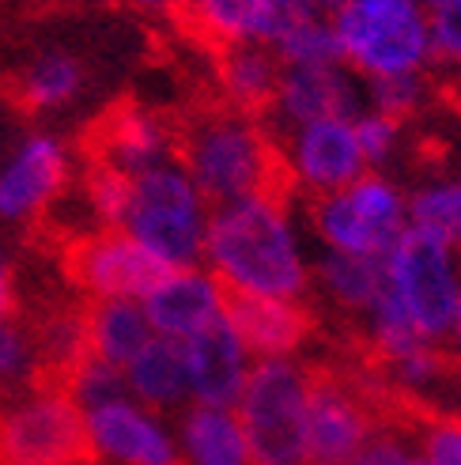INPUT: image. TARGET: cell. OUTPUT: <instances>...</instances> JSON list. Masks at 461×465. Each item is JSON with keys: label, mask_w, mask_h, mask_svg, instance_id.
Segmentation results:
<instances>
[{"label": "cell", "mask_w": 461, "mask_h": 465, "mask_svg": "<svg viewBox=\"0 0 461 465\" xmlns=\"http://www.w3.org/2000/svg\"><path fill=\"white\" fill-rule=\"evenodd\" d=\"M310 258L291 193L269 190L216 204L209 216L201 265L230 295H265L307 303Z\"/></svg>", "instance_id": "obj_1"}, {"label": "cell", "mask_w": 461, "mask_h": 465, "mask_svg": "<svg viewBox=\"0 0 461 465\" xmlns=\"http://www.w3.org/2000/svg\"><path fill=\"white\" fill-rule=\"evenodd\" d=\"M178 163L212 208L253 193L284 190L276 133L265 125V118L230 106L201 110L197 118L181 125Z\"/></svg>", "instance_id": "obj_2"}, {"label": "cell", "mask_w": 461, "mask_h": 465, "mask_svg": "<svg viewBox=\"0 0 461 465\" xmlns=\"http://www.w3.org/2000/svg\"><path fill=\"white\" fill-rule=\"evenodd\" d=\"M209 216L212 204L204 201L197 182L174 159L129 178V197L118 227L129 231L141 246H148L163 265L186 269V265H201Z\"/></svg>", "instance_id": "obj_3"}, {"label": "cell", "mask_w": 461, "mask_h": 465, "mask_svg": "<svg viewBox=\"0 0 461 465\" xmlns=\"http://www.w3.org/2000/svg\"><path fill=\"white\" fill-rule=\"evenodd\" d=\"M340 61L359 80L435 73L431 23L420 0H348L333 12Z\"/></svg>", "instance_id": "obj_4"}, {"label": "cell", "mask_w": 461, "mask_h": 465, "mask_svg": "<svg viewBox=\"0 0 461 465\" xmlns=\"http://www.w3.org/2000/svg\"><path fill=\"white\" fill-rule=\"evenodd\" d=\"M307 398L310 363L253 360L235 401L250 465H307Z\"/></svg>", "instance_id": "obj_5"}, {"label": "cell", "mask_w": 461, "mask_h": 465, "mask_svg": "<svg viewBox=\"0 0 461 465\" xmlns=\"http://www.w3.org/2000/svg\"><path fill=\"white\" fill-rule=\"evenodd\" d=\"M307 231L321 250L359 253V258H386L405 231L408 204L405 185L386 171H363L340 190L303 201Z\"/></svg>", "instance_id": "obj_6"}, {"label": "cell", "mask_w": 461, "mask_h": 465, "mask_svg": "<svg viewBox=\"0 0 461 465\" xmlns=\"http://www.w3.org/2000/svg\"><path fill=\"white\" fill-rule=\"evenodd\" d=\"M83 409L61 386L27 382L0 409V465H99Z\"/></svg>", "instance_id": "obj_7"}, {"label": "cell", "mask_w": 461, "mask_h": 465, "mask_svg": "<svg viewBox=\"0 0 461 465\" xmlns=\"http://www.w3.org/2000/svg\"><path fill=\"white\" fill-rule=\"evenodd\" d=\"M386 284L420 337L439 344L461 292V258L454 242L408 227L386 253Z\"/></svg>", "instance_id": "obj_8"}, {"label": "cell", "mask_w": 461, "mask_h": 465, "mask_svg": "<svg viewBox=\"0 0 461 465\" xmlns=\"http://www.w3.org/2000/svg\"><path fill=\"white\" fill-rule=\"evenodd\" d=\"M163 265L122 227H99L64 246V276L83 299H141L163 281Z\"/></svg>", "instance_id": "obj_9"}, {"label": "cell", "mask_w": 461, "mask_h": 465, "mask_svg": "<svg viewBox=\"0 0 461 465\" xmlns=\"http://www.w3.org/2000/svg\"><path fill=\"white\" fill-rule=\"evenodd\" d=\"M276 152H280L284 190L303 201L340 190L367 171L352 118H318L276 133Z\"/></svg>", "instance_id": "obj_10"}, {"label": "cell", "mask_w": 461, "mask_h": 465, "mask_svg": "<svg viewBox=\"0 0 461 465\" xmlns=\"http://www.w3.org/2000/svg\"><path fill=\"white\" fill-rule=\"evenodd\" d=\"M73 185V152L57 133H31L0 163V223L42 220Z\"/></svg>", "instance_id": "obj_11"}, {"label": "cell", "mask_w": 461, "mask_h": 465, "mask_svg": "<svg viewBox=\"0 0 461 465\" xmlns=\"http://www.w3.org/2000/svg\"><path fill=\"white\" fill-rule=\"evenodd\" d=\"M367 106V87L344 61L337 64H284L276 95L265 110L272 133H288L318 118H356Z\"/></svg>", "instance_id": "obj_12"}, {"label": "cell", "mask_w": 461, "mask_h": 465, "mask_svg": "<svg viewBox=\"0 0 461 465\" xmlns=\"http://www.w3.org/2000/svg\"><path fill=\"white\" fill-rule=\"evenodd\" d=\"M178 136H181V125L174 118H167L163 110L141 106V103H122L95 125L91 159L136 178L144 171L163 167V163H174Z\"/></svg>", "instance_id": "obj_13"}, {"label": "cell", "mask_w": 461, "mask_h": 465, "mask_svg": "<svg viewBox=\"0 0 461 465\" xmlns=\"http://www.w3.org/2000/svg\"><path fill=\"white\" fill-rule=\"evenodd\" d=\"M310 8V0H181L174 12L181 27L204 38L212 50L242 42H258L272 50V42Z\"/></svg>", "instance_id": "obj_14"}, {"label": "cell", "mask_w": 461, "mask_h": 465, "mask_svg": "<svg viewBox=\"0 0 461 465\" xmlns=\"http://www.w3.org/2000/svg\"><path fill=\"white\" fill-rule=\"evenodd\" d=\"M83 420L99 458H113L122 465H186L159 416L148 405L132 401L129 393L83 409Z\"/></svg>", "instance_id": "obj_15"}, {"label": "cell", "mask_w": 461, "mask_h": 465, "mask_svg": "<svg viewBox=\"0 0 461 465\" xmlns=\"http://www.w3.org/2000/svg\"><path fill=\"white\" fill-rule=\"evenodd\" d=\"M141 307L152 322V333L186 341V337L201 333L204 325L223 318L227 288L204 265H186V269H171L163 281L141 299Z\"/></svg>", "instance_id": "obj_16"}, {"label": "cell", "mask_w": 461, "mask_h": 465, "mask_svg": "<svg viewBox=\"0 0 461 465\" xmlns=\"http://www.w3.org/2000/svg\"><path fill=\"white\" fill-rule=\"evenodd\" d=\"M227 325L239 333L253 360L295 356L314 333V314L295 299H265V295H230L223 307Z\"/></svg>", "instance_id": "obj_17"}, {"label": "cell", "mask_w": 461, "mask_h": 465, "mask_svg": "<svg viewBox=\"0 0 461 465\" xmlns=\"http://www.w3.org/2000/svg\"><path fill=\"white\" fill-rule=\"evenodd\" d=\"M186 348V375H190V398L197 405H220L235 409L242 382L253 367V356L246 352V344L239 333L227 325V318L204 325L201 333L181 341Z\"/></svg>", "instance_id": "obj_18"}, {"label": "cell", "mask_w": 461, "mask_h": 465, "mask_svg": "<svg viewBox=\"0 0 461 465\" xmlns=\"http://www.w3.org/2000/svg\"><path fill=\"white\" fill-rule=\"evenodd\" d=\"M284 64L269 45L242 42V45H220L216 50V87L220 99L230 110L265 118V110L276 95Z\"/></svg>", "instance_id": "obj_19"}, {"label": "cell", "mask_w": 461, "mask_h": 465, "mask_svg": "<svg viewBox=\"0 0 461 465\" xmlns=\"http://www.w3.org/2000/svg\"><path fill=\"white\" fill-rule=\"evenodd\" d=\"M386 288V258H359V253L321 250L310 258V292H318L329 307L363 318Z\"/></svg>", "instance_id": "obj_20"}, {"label": "cell", "mask_w": 461, "mask_h": 465, "mask_svg": "<svg viewBox=\"0 0 461 465\" xmlns=\"http://www.w3.org/2000/svg\"><path fill=\"white\" fill-rule=\"evenodd\" d=\"M125 390L132 401L148 405L152 412L159 409H178L190 401V375H186V348L174 337H152L141 352H136L125 367Z\"/></svg>", "instance_id": "obj_21"}, {"label": "cell", "mask_w": 461, "mask_h": 465, "mask_svg": "<svg viewBox=\"0 0 461 465\" xmlns=\"http://www.w3.org/2000/svg\"><path fill=\"white\" fill-rule=\"evenodd\" d=\"M87 311V356L110 367H125L155 337L152 322L132 299H83Z\"/></svg>", "instance_id": "obj_22"}, {"label": "cell", "mask_w": 461, "mask_h": 465, "mask_svg": "<svg viewBox=\"0 0 461 465\" xmlns=\"http://www.w3.org/2000/svg\"><path fill=\"white\" fill-rule=\"evenodd\" d=\"M178 439L186 465H250V450L235 409L193 401L178 424Z\"/></svg>", "instance_id": "obj_23"}, {"label": "cell", "mask_w": 461, "mask_h": 465, "mask_svg": "<svg viewBox=\"0 0 461 465\" xmlns=\"http://www.w3.org/2000/svg\"><path fill=\"white\" fill-rule=\"evenodd\" d=\"M83 84H87V73L80 57L64 50H45L19 68L12 91H15V103L27 114H57L83 95Z\"/></svg>", "instance_id": "obj_24"}, {"label": "cell", "mask_w": 461, "mask_h": 465, "mask_svg": "<svg viewBox=\"0 0 461 465\" xmlns=\"http://www.w3.org/2000/svg\"><path fill=\"white\" fill-rule=\"evenodd\" d=\"M405 204L412 231H427V235L454 242L461 227V174L427 178L417 190H405Z\"/></svg>", "instance_id": "obj_25"}, {"label": "cell", "mask_w": 461, "mask_h": 465, "mask_svg": "<svg viewBox=\"0 0 461 465\" xmlns=\"http://www.w3.org/2000/svg\"><path fill=\"white\" fill-rule=\"evenodd\" d=\"M272 54L280 57V64H337L340 45L333 31V15L310 8L307 15H299L291 27L272 42Z\"/></svg>", "instance_id": "obj_26"}, {"label": "cell", "mask_w": 461, "mask_h": 465, "mask_svg": "<svg viewBox=\"0 0 461 465\" xmlns=\"http://www.w3.org/2000/svg\"><path fill=\"white\" fill-rule=\"evenodd\" d=\"M367 87V106L382 110L389 118L408 122L431 103L435 80L431 73H401V76H382V80H363Z\"/></svg>", "instance_id": "obj_27"}, {"label": "cell", "mask_w": 461, "mask_h": 465, "mask_svg": "<svg viewBox=\"0 0 461 465\" xmlns=\"http://www.w3.org/2000/svg\"><path fill=\"white\" fill-rule=\"evenodd\" d=\"M352 122H356V141H359V152L367 159V171H386L401 152L405 122L389 118L382 110H371V106H363Z\"/></svg>", "instance_id": "obj_28"}, {"label": "cell", "mask_w": 461, "mask_h": 465, "mask_svg": "<svg viewBox=\"0 0 461 465\" xmlns=\"http://www.w3.org/2000/svg\"><path fill=\"white\" fill-rule=\"evenodd\" d=\"M412 435L420 439L424 465H461V416H439L417 409Z\"/></svg>", "instance_id": "obj_29"}, {"label": "cell", "mask_w": 461, "mask_h": 465, "mask_svg": "<svg viewBox=\"0 0 461 465\" xmlns=\"http://www.w3.org/2000/svg\"><path fill=\"white\" fill-rule=\"evenodd\" d=\"M431 23V57H435V73H443L461 80V0H446V5L427 12Z\"/></svg>", "instance_id": "obj_30"}, {"label": "cell", "mask_w": 461, "mask_h": 465, "mask_svg": "<svg viewBox=\"0 0 461 465\" xmlns=\"http://www.w3.org/2000/svg\"><path fill=\"white\" fill-rule=\"evenodd\" d=\"M34 371H38V360H34L31 330L19 325L15 318H5L0 322V390L31 382Z\"/></svg>", "instance_id": "obj_31"}, {"label": "cell", "mask_w": 461, "mask_h": 465, "mask_svg": "<svg viewBox=\"0 0 461 465\" xmlns=\"http://www.w3.org/2000/svg\"><path fill=\"white\" fill-rule=\"evenodd\" d=\"M19 311V281H15V265L5 250H0V322L15 318Z\"/></svg>", "instance_id": "obj_32"}, {"label": "cell", "mask_w": 461, "mask_h": 465, "mask_svg": "<svg viewBox=\"0 0 461 465\" xmlns=\"http://www.w3.org/2000/svg\"><path fill=\"white\" fill-rule=\"evenodd\" d=\"M439 348H443L446 363H457L461 367V292H457V303H454V314H450V325H446Z\"/></svg>", "instance_id": "obj_33"}, {"label": "cell", "mask_w": 461, "mask_h": 465, "mask_svg": "<svg viewBox=\"0 0 461 465\" xmlns=\"http://www.w3.org/2000/svg\"><path fill=\"white\" fill-rule=\"evenodd\" d=\"M118 8H132V12H174L178 0H110Z\"/></svg>", "instance_id": "obj_34"}, {"label": "cell", "mask_w": 461, "mask_h": 465, "mask_svg": "<svg viewBox=\"0 0 461 465\" xmlns=\"http://www.w3.org/2000/svg\"><path fill=\"white\" fill-rule=\"evenodd\" d=\"M310 5H314L318 12H329V15H333V12H340L344 5H348V0H310Z\"/></svg>", "instance_id": "obj_35"}, {"label": "cell", "mask_w": 461, "mask_h": 465, "mask_svg": "<svg viewBox=\"0 0 461 465\" xmlns=\"http://www.w3.org/2000/svg\"><path fill=\"white\" fill-rule=\"evenodd\" d=\"M450 95H454V103H457V110H461V80L450 84Z\"/></svg>", "instance_id": "obj_36"}, {"label": "cell", "mask_w": 461, "mask_h": 465, "mask_svg": "<svg viewBox=\"0 0 461 465\" xmlns=\"http://www.w3.org/2000/svg\"><path fill=\"white\" fill-rule=\"evenodd\" d=\"M50 5H57V8H73V5H80V0H50Z\"/></svg>", "instance_id": "obj_37"}, {"label": "cell", "mask_w": 461, "mask_h": 465, "mask_svg": "<svg viewBox=\"0 0 461 465\" xmlns=\"http://www.w3.org/2000/svg\"><path fill=\"white\" fill-rule=\"evenodd\" d=\"M420 5H424V8L431 12V8H439V5H446V0H420Z\"/></svg>", "instance_id": "obj_38"}, {"label": "cell", "mask_w": 461, "mask_h": 465, "mask_svg": "<svg viewBox=\"0 0 461 465\" xmlns=\"http://www.w3.org/2000/svg\"><path fill=\"white\" fill-rule=\"evenodd\" d=\"M454 250H457V258H461V227H457V235H454Z\"/></svg>", "instance_id": "obj_39"}, {"label": "cell", "mask_w": 461, "mask_h": 465, "mask_svg": "<svg viewBox=\"0 0 461 465\" xmlns=\"http://www.w3.org/2000/svg\"><path fill=\"white\" fill-rule=\"evenodd\" d=\"M178 5H181V0H178Z\"/></svg>", "instance_id": "obj_40"}]
</instances>
